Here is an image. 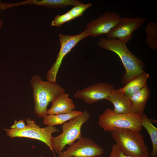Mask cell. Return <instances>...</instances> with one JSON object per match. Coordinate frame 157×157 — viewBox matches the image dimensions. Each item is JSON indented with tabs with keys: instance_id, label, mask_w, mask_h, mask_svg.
Listing matches in <instances>:
<instances>
[{
	"instance_id": "1",
	"label": "cell",
	"mask_w": 157,
	"mask_h": 157,
	"mask_svg": "<svg viewBox=\"0 0 157 157\" xmlns=\"http://www.w3.org/2000/svg\"><path fill=\"white\" fill-rule=\"evenodd\" d=\"M100 48L112 51L120 58L125 69L124 81L126 84L137 76L145 73V65L141 59L133 54L126 44L116 38H102L97 42Z\"/></svg>"
},
{
	"instance_id": "2",
	"label": "cell",
	"mask_w": 157,
	"mask_h": 157,
	"mask_svg": "<svg viewBox=\"0 0 157 157\" xmlns=\"http://www.w3.org/2000/svg\"><path fill=\"white\" fill-rule=\"evenodd\" d=\"M30 82L35 102L34 113L38 117H43L47 115L49 104L65 93V90L56 81H43L39 75H33Z\"/></svg>"
},
{
	"instance_id": "3",
	"label": "cell",
	"mask_w": 157,
	"mask_h": 157,
	"mask_svg": "<svg viewBox=\"0 0 157 157\" xmlns=\"http://www.w3.org/2000/svg\"><path fill=\"white\" fill-rule=\"evenodd\" d=\"M111 133L116 144L125 154L132 157H150L148 147L140 131L116 128Z\"/></svg>"
},
{
	"instance_id": "4",
	"label": "cell",
	"mask_w": 157,
	"mask_h": 157,
	"mask_svg": "<svg viewBox=\"0 0 157 157\" xmlns=\"http://www.w3.org/2000/svg\"><path fill=\"white\" fill-rule=\"evenodd\" d=\"M142 115L133 113H117L108 108L99 116V124L104 131L110 132L116 128L129 129L140 131L143 127Z\"/></svg>"
},
{
	"instance_id": "5",
	"label": "cell",
	"mask_w": 157,
	"mask_h": 157,
	"mask_svg": "<svg viewBox=\"0 0 157 157\" xmlns=\"http://www.w3.org/2000/svg\"><path fill=\"white\" fill-rule=\"evenodd\" d=\"M90 117V114L85 110L78 117L64 123L62 126V133L56 137H52L51 143L54 151L58 154L66 145L70 146L81 138L82 136L81 127Z\"/></svg>"
},
{
	"instance_id": "6",
	"label": "cell",
	"mask_w": 157,
	"mask_h": 157,
	"mask_svg": "<svg viewBox=\"0 0 157 157\" xmlns=\"http://www.w3.org/2000/svg\"><path fill=\"white\" fill-rule=\"evenodd\" d=\"M26 126L23 129H9L4 128L3 130L6 134L11 138L24 137L35 139L44 143L53 152L54 157H56L52 144V133L59 131V130L53 126H47L40 127L36 124L35 121L28 118L25 119Z\"/></svg>"
},
{
	"instance_id": "7",
	"label": "cell",
	"mask_w": 157,
	"mask_h": 157,
	"mask_svg": "<svg viewBox=\"0 0 157 157\" xmlns=\"http://www.w3.org/2000/svg\"><path fill=\"white\" fill-rule=\"evenodd\" d=\"M88 36L90 35L86 29L75 35L59 34L60 49L56 60L47 72V80L56 81L57 75L64 58L80 41Z\"/></svg>"
},
{
	"instance_id": "8",
	"label": "cell",
	"mask_w": 157,
	"mask_h": 157,
	"mask_svg": "<svg viewBox=\"0 0 157 157\" xmlns=\"http://www.w3.org/2000/svg\"><path fill=\"white\" fill-rule=\"evenodd\" d=\"M145 17H129L121 18L115 26L107 34L108 39L116 38L125 44L131 40L133 33L144 22Z\"/></svg>"
},
{
	"instance_id": "9",
	"label": "cell",
	"mask_w": 157,
	"mask_h": 157,
	"mask_svg": "<svg viewBox=\"0 0 157 157\" xmlns=\"http://www.w3.org/2000/svg\"><path fill=\"white\" fill-rule=\"evenodd\" d=\"M104 152L103 148L92 139L82 136L66 151L59 154L58 157H90L101 156Z\"/></svg>"
},
{
	"instance_id": "10",
	"label": "cell",
	"mask_w": 157,
	"mask_h": 157,
	"mask_svg": "<svg viewBox=\"0 0 157 157\" xmlns=\"http://www.w3.org/2000/svg\"><path fill=\"white\" fill-rule=\"evenodd\" d=\"M121 18L117 13L106 12L88 22L86 29L90 36L97 38L108 33L118 23Z\"/></svg>"
},
{
	"instance_id": "11",
	"label": "cell",
	"mask_w": 157,
	"mask_h": 157,
	"mask_svg": "<svg viewBox=\"0 0 157 157\" xmlns=\"http://www.w3.org/2000/svg\"><path fill=\"white\" fill-rule=\"evenodd\" d=\"M114 86L105 83H98L81 90H77L74 95L75 98L83 100L88 104H92L109 96Z\"/></svg>"
},
{
	"instance_id": "12",
	"label": "cell",
	"mask_w": 157,
	"mask_h": 157,
	"mask_svg": "<svg viewBox=\"0 0 157 157\" xmlns=\"http://www.w3.org/2000/svg\"><path fill=\"white\" fill-rule=\"evenodd\" d=\"M106 100L113 105V111L119 114L132 113L130 99L125 95L119 89H113Z\"/></svg>"
},
{
	"instance_id": "13",
	"label": "cell",
	"mask_w": 157,
	"mask_h": 157,
	"mask_svg": "<svg viewBox=\"0 0 157 157\" xmlns=\"http://www.w3.org/2000/svg\"><path fill=\"white\" fill-rule=\"evenodd\" d=\"M65 93L62 94L52 103L51 107L47 110V115L67 113L72 112L75 107L72 99Z\"/></svg>"
},
{
	"instance_id": "14",
	"label": "cell",
	"mask_w": 157,
	"mask_h": 157,
	"mask_svg": "<svg viewBox=\"0 0 157 157\" xmlns=\"http://www.w3.org/2000/svg\"><path fill=\"white\" fill-rule=\"evenodd\" d=\"M150 94V90L146 85L129 97L132 113L141 115L144 114L145 107Z\"/></svg>"
},
{
	"instance_id": "15",
	"label": "cell",
	"mask_w": 157,
	"mask_h": 157,
	"mask_svg": "<svg viewBox=\"0 0 157 157\" xmlns=\"http://www.w3.org/2000/svg\"><path fill=\"white\" fill-rule=\"evenodd\" d=\"M149 75L146 73L135 77L126 83L119 90L125 95L130 97L146 85V82L149 77Z\"/></svg>"
},
{
	"instance_id": "16",
	"label": "cell",
	"mask_w": 157,
	"mask_h": 157,
	"mask_svg": "<svg viewBox=\"0 0 157 157\" xmlns=\"http://www.w3.org/2000/svg\"><path fill=\"white\" fill-rule=\"evenodd\" d=\"M82 112L73 110L72 112L67 113L56 115H47L43 118L44 123L47 126H54L61 124L67 121L76 117L79 115Z\"/></svg>"
},
{
	"instance_id": "17",
	"label": "cell",
	"mask_w": 157,
	"mask_h": 157,
	"mask_svg": "<svg viewBox=\"0 0 157 157\" xmlns=\"http://www.w3.org/2000/svg\"><path fill=\"white\" fill-rule=\"evenodd\" d=\"M82 3L77 0H31V5L41 6L50 8L59 9L68 6H74Z\"/></svg>"
},
{
	"instance_id": "18",
	"label": "cell",
	"mask_w": 157,
	"mask_h": 157,
	"mask_svg": "<svg viewBox=\"0 0 157 157\" xmlns=\"http://www.w3.org/2000/svg\"><path fill=\"white\" fill-rule=\"evenodd\" d=\"M142 125L148 133L152 144V149L151 154V157L157 156V128L153 124L147 115H142Z\"/></svg>"
},
{
	"instance_id": "19",
	"label": "cell",
	"mask_w": 157,
	"mask_h": 157,
	"mask_svg": "<svg viewBox=\"0 0 157 157\" xmlns=\"http://www.w3.org/2000/svg\"><path fill=\"white\" fill-rule=\"evenodd\" d=\"M146 35L145 42L148 47L150 49H157V24L149 22L145 29Z\"/></svg>"
},
{
	"instance_id": "20",
	"label": "cell",
	"mask_w": 157,
	"mask_h": 157,
	"mask_svg": "<svg viewBox=\"0 0 157 157\" xmlns=\"http://www.w3.org/2000/svg\"><path fill=\"white\" fill-rule=\"evenodd\" d=\"M74 18L69 11L62 15H57L51 22V25L56 27H60L61 25Z\"/></svg>"
},
{
	"instance_id": "21",
	"label": "cell",
	"mask_w": 157,
	"mask_h": 157,
	"mask_svg": "<svg viewBox=\"0 0 157 157\" xmlns=\"http://www.w3.org/2000/svg\"><path fill=\"white\" fill-rule=\"evenodd\" d=\"M92 6V4L91 3L84 4L82 3L74 6L68 11L74 19L81 17L86 10Z\"/></svg>"
},
{
	"instance_id": "22",
	"label": "cell",
	"mask_w": 157,
	"mask_h": 157,
	"mask_svg": "<svg viewBox=\"0 0 157 157\" xmlns=\"http://www.w3.org/2000/svg\"><path fill=\"white\" fill-rule=\"evenodd\" d=\"M109 157H132L123 152L116 144L111 146V150Z\"/></svg>"
},
{
	"instance_id": "23",
	"label": "cell",
	"mask_w": 157,
	"mask_h": 157,
	"mask_svg": "<svg viewBox=\"0 0 157 157\" xmlns=\"http://www.w3.org/2000/svg\"><path fill=\"white\" fill-rule=\"evenodd\" d=\"M26 126L23 120L20 119L18 121L15 120L14 124L10 127V129H22L25 128Z\"/></svg>"
},
{
	"instance_id": "24",
	"label": "cell",
	"mask_w": 157,
	"mask_h": 157,
	"mask_svg": "<svg viewBox=\"0 0 157 157\" xmlns=\"http://www.w3.org/2000/svg\"><path fill=\"white\" fill-rule=\"evenodd\" d=\"M3 22L1 19L0 18V29L2 28V24Z\"/></svg>"
},
{
	"instance_id": "25",
	"label": "cell",
	"mask_w": 157,
	"mask_h": 157,
	"mask_svg": "<svg viewBox=\"0 0 157 157\" xmlns=\"http://www.w3.org/2000/svg\"><path fill=\"white\" fill-rule=\"evenodd\" d=\"M90 157H104L102 156H96Z\"/></svg>"
},
{
	"instance_id": "26",
	"label": "cell",
	"mask_w": 157,
	"mask_h": 157,
	"mask_svg": "<svg viewBox=\"0 0 157 157\" xmlns=\"http://www.w3.org/2000/svg\"><path fill=\"white\" fill-rule=\"evenodd\" d=\"M38 157H43L42 156H40Z\"/></svg>"
}]
</instances>
